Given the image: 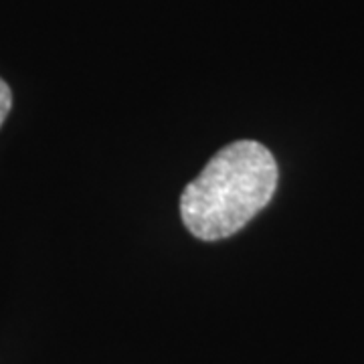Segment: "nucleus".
Returning a JSON list of instances; mask_svg holds the SVG:
<instances>
[{"instance_id":"obj_1","label":"nucleus","mask_w":364,"mask_h":364,"mask_svg":"<svg viewBox=\"0 0 364 364\" xmlns=\"http://www.w3.org/2000/svg\"><path fill=\"white\" fill-rule=\"evenodd\" d=\"M275 188L277 164L263 144H229L182 191V223L203 241L231 237L267 207Z\"/></svg>"},{"instance_id":"obj_2","label":"nucleus","mask_w":364,"mask_h":364,"mask_svg":"<svg viewBox=\"0 0 364 364\" xmlns=\"http://www.w3.org/2000/svg\"><path fill=\"white\" fill-rule=\"evenodd\" d=\"M11 107H13V93H11V87L0 79V126L9 117Z\"/></svg>"}]
</instances>
